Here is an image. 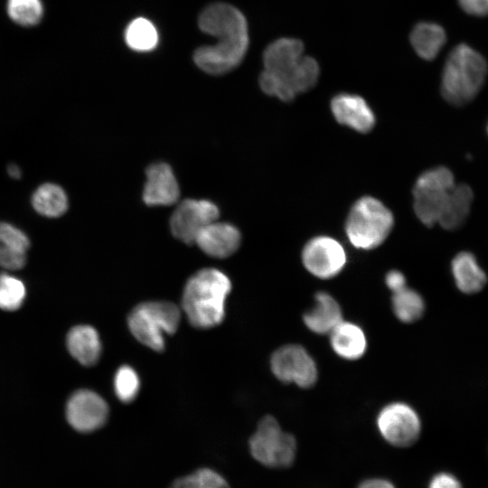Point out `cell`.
I'll return each instance as SVG.
<instances>
[{"mask_svg":"<svg viewBox=\"0 0 488 488\" xmlns=\"http://www.w3.org/2000/svg\"><path fill=\"white\" fill-rule=\"evenodd\" d=\"M200 29L216 39L214 45L198 48L195 64L204 72L221 75L235 69L244 59L249 46L248 24L243 14L225 3H214L201 13Z\"/></svg>","mask_w":488,"mask_h":488,"instance_id":"6da1fadb","label":"cell"},{"mask_svg":"<svg viewBox=\"0 0 488 488\" xmlns=\"http://www.w3.org/2000/svg\"><path fill=\"white\" fill-rule=\"evenodd\" d=\"M231 287L228 276L217 268L207 267L194 273L187 280L182 296V309L190 324L200 329L220 324Z\"/></svg>","mask_w":488,"mask_h":488,"instance_id":"7a4b0ae2","label":"cell"},{"mask_svg":"<svg viewBox=\"0 0 488 488\" xmlns=\"http://www.w3.org/2000/svg\"><path fill=\"white\" fill-rule=\"evenodd\" d=\"M303 42L295 38H280L263 53L264 70L259 76L261 89L282 101H292L298 94Z\"/></svg>","mask_w":488,"mask_h":488,"instance_id":"3957f363","label":"cell"},{"mask_svg":"<svg viewBox=\"0 0 488 488\" xmlns=\"http://www.w3.org/2000/svg\"><path fill=\"white\" fill-rule=\"evenodd\" d=\"M485 59L465 43L455 46L446 61L441 77V94L454 106L472 101L482 89L486 74Z\"/></svg>","mask_w":488,"mask_h":488,"instance_id":"277c9868","label":"cell"},{"mask_svg":"<svg viewBox=\"0 0 488 488\" xmlns=\"http://www.w3.org/2000/svg\"><path fill=\"white\" fill-rule=\"evenodd\" d=\"M393 225V214L382 202L372 196H363L350 209L344 229L353 247L370 250L385 241Z\"/></svg>","mask_w":488,"mask_h":488,"instance_id":"5b68a950","label":"cell"},{"mask_svg":"<svg viewBox=\"0 0 488 488\" xmlns=\"http://www.w3.org/2000/svg\"><path fill=\"white\" fill-rule=\"evenodd\" d=\"M180 319V308L175 304L147 301L132 309L127 325L138 342L155 352H162L165 346L164 335L176 332Z\"/></svg>","mask_w":488,"mask_h":488,"instance_id":"8992f818","label":"cell"},{"mask_svg":"<svg viewBox=\"0 0 488 488\" xmlns=\"http://www.w3.org/2000/svg\"><path fill=\"white\" fill-rule=\"evenodd\" d=\"M249 448L252 457L264 466L287 468L296 460L297 444L274 417L265 416L250 436Z\"/></svg>","mask_w":488,"mask_h":488,"instance_id":"52a82bcc","label":"cell"},{"mask_svg":"<svg viewBox=\"0 0 488 488\" xmlns=\"http://www.w3.org/2000/svg\"><path fill=\"white\" fill-rule=\"evenodd\" d=\"M455 184L453 173L445 166L430 168L418 177L413 187V208L424 225L431 227L438 222Z\"/></svg>","mask_w":488,"mask_h":488,"instance_id":"ba28073f","label":"cell"},{"mask_svg":"<svg viewBox=\"0 0 488 488\" xmlns=\"http://www.w3.org/2000/svg\"><path fill=\"white\" fill-rule=\"evenodd\" d=\"M382 438L396 447H408L418 441L421 421L417 411L405 402L396 401L384 406L376 419Z\"/></svg>","mask_w":488,"mask_h":488,"instance_id":"9c48e42d","label":"cell"},{"mask_svg":"<svg viewBox=\"0 0 488 488\" xmlns=\"http://www.w3.org/2000/svg\"><path fill=\"white\" fill-rule=\"evenodd\" d=\"M274 376L284 383H293L300 388L313 387L318 379L317 365L299 344H286L277 349L270 358Z\"/></svg>","mask_w":488,"mask_h":488,"instance_id":"30bf717a","label":"cell"},{"mask_svg":"<svg viewBox=\"0 0 488 488\" xmlns=\"http://www.w3.org/2000/svg\"><path fill=\"white\" fill-rule=\"evenodd\" d=\"M301 259L311 275L320 279H330L344 268L347 256L344 248L337 239L320 235L305 243Z\"/></svg>","mask_w":488,"mask_h":488,"instance_id":"8fae6325","label":"cell"},{"mask_svg":"<svg viewBox=\"0 0 488 488\" xmlns=\"http://www.w3.org/2000/svg\"><path fill=\"white\" fill-rule=\"evenodd\" d=\"M218 206L209 200L185 199L182 201L170 218L172 234L185 244H194L199 232L211 222L218 220Z\"/></svg>","mask_w":488,"mask_h":488,"instance_id":"7c38bea8","label":"cell"},{"mask_svg":"<svg viewBox=\"0 0 488 488\" xmlns=\"http://www.w3.org/2000/svg\"><path fill=\"white\" fill-rule=\"evenodd\" d=\"M108 406L104 399L89 389L75 391L66 406L69 424L77 431L89 433L105 425L108 418Z\"/></svg>","mask_w":488,"mask_h":488,"instance_id":"4fadbf2b","label":"cell"},{"mask_svg":"<svg viewBox=\"0 0 488 488\" xmlns=\"http://www.w3.org/2000/svg\"><path fill=\"white\" fill-rule=\"evenodd\" d=\"M142 198L148 206H169L180 196V187L172 167L164 162L154 163L145 170Z\"/></svg>","mask_w":488,"mask_h":488,"instance_id":"5bb4252c","label":"cell"},{"mask_svg":"<svg viewBox=\"0 0 488 488\" xmlns=\"http://www.w3.org/2000/svg\"><path fill=\"white\" fill-rule=\"evenodd\" d=\"M335 120L360 133H368L375 126V115L366 100L359 95L339 93L331 100Z\"/></svg>","mask_w":488,"mask_h":488,"instance_id":"9a60e30c","label":"cell"},{"mask_svg":"<svg viewBox=\"0 0 488 488\" xmlns=\"http://www.w3.org/2000/svg\"><path fill=\"white\" fill-rule=\"evenodd\" d=\"M240 241L241 234L236 226L216 220L199 232L194 244L205 254L223 258L235 253Z\"/></svg>","mask_w":488,"mask_h":488,"instance_id":"2e32d148","label":"cell"},{"mask_svg":"<svg viewBox=\"0 0 488 488\" xmlns=\"http://www.w3.org/2000/svg\"><path fill=\"white\" fill-rule=\"evenodd\" d=\"M343 320L339 303L323 291L314 296V306L303 316L305 326L317 334H329Z\"/></svg>","mask_w":488,"mask_h":488,"instance_id":"e0dca14e","label":"cell"},{"mask_svg":"<svg viewBox=\"0 0 488 488\" xmlns=\"http://www.w3.org/2000/svg\"><path fill=\"white\" fill-rule=\"evenodd\" d=\"M333 351L342 359L355 361L366 352V335L358 324L343 320L330 333Z\"/></svg>","mask_w":488,"mask_h":488,"instance_id":"ac0fdd59","label":"cell"},{"mask_svg":"<svg viewBox=\"0 0 488 488\" xmlns=\"http://www.w3.org/2000/svg\"><path fill=\"white\" fill-rule=\"evenodd\" d=\"M67 348L70 355L84 366H92L101 354V342L95 328L80 324L70 330Z\"/></svg>","mask_w":488,"mask_h":488,"instance_id":"d6986e66","label":"cell"},{"mask_svg":"<svg viewBox=\"0 0 488 488\" xmlns=\"http://www.w3.org/2000/svg\"><path fill=\"white\" fill-rule=\"evenodd\" d=\"M451 270L459 290L465 294L479 292L486 284L487 277L471 252H459L453 258Z\"/></svg>","mask_w":488,"mask_h":488,"instance_id":"ffe728a7","label":"cell"},{"mask_svg":"<svg viewBox=\"0 0 488 488\" xmlns=\"http://www.w3.org/2000/svg\"><path fill=\"white\" fill-rule=\"evenodd\" d=\"M473 199L474 193L469 185L455 184L437 223L447 230H454L462 226L470 213Z\"/></svg>","mask_w":488,"mask_h":488,"instance_id":"44dd1931","label":"cell"},{"mask_svg":"<svg viewBox=\"0 0 488 488\" xmlns=\"http://www.w3.org/2000/svg\"><path fill=\"white\" fill-rule=\"evenodd\" d=\"M446 40L445 30L437 23L421 22L410 33V42L415 52L424 60L435 59Z\"/></svg>","mask_w":488,"mask_h":488,"instance_id":"7402d4cb","label":"cell"},{"mask_svg":"<svg viewBox=\"0 0 488 488\" xmlns=\"http://www.w3.org/2000/svg\"><path fill=\"white\" fill-rule=\"evenodd\" d=\"M33 209L45 217L56 218L68 209V197L64 190L54 183L39 186L32 196Z\"/></svg>","mask_w":488,"mask_h":488,"instance_id":"603a6c76","label":"cell"},{"mask_svg":"<svg viewBox=\"0 0 488 488\" xmlns=\"http://www.w3.org/2000/svg\"><path fill=\"white\" fill-rule=\"evenodd\" d=\"M391 306L395 316L406 324L418 321L425 312L423 297L416 290L408 286L393 293Z\"/></svg>","mask_w":488,"mask_h":488,"instance_id":"cb8c5ba5","label":"cell"},{"mask_svg":"<svg viewBox=\"0 0 488 488\" xmlns=\"http://www.w3.org/2000/svg\"><path fill=\"white\" fill-rule=\"evenodd\" d=\"M125 40L128 47L134 51L149 52L156 47L159 35L152 22L138 17L131 21L126 28Z\"/></svg>","mask_w":488,"mask_h":488,"instance_id":"d4e9b609","label":"cell"},{"mask_svg":"<svg viewBox=\"0 0 488 488\" xmlns=\"http://www.w3.org/2000/svg\"><path fill=\"white\" fill-rule=\"evenodd\" d=\"M7 14L16 23L33 26L42 20L43 5L41 0H8Z\"/></svg>","mask_w":488,"mask_h":488,"instance_id":"484cf974","label":"cell"},{"mask_svg":"<svg viewBox=\"0 0 488 488\" xmlns=\"http://www.w3.org/2000/svg\"><path fill=\"white\" fill-rule=\"evenodd\" d=\"M26 296L24 284L7 273H0V308L14 311L21 307Z\"/></svg>","mask_w":488,"mask_h":488,"instance_id":"4316f807","label":"cell"},{"mask_svg":"<svg viewBox=\"0 0 488 488\" xmlns=\"http://www.w3.org/2000/svg\"><path fill=\"white\" fill-rule=\"evenodd\" d=\"M140 380L136 371L130 366L123 365L117 371L114 378V389L117 399L129 403L139 391Z\"/></svg>","mask_w":488,"mask_h":488,"instance_id":"83f0119b","label":"cell"},{"mask_svg":"<svg viewBox=\"0 0 488 488\" xmlns=\"http://www.w3.org/2000/svg\"><path fill=\"white\" fill-rule=\"evenodd\" d=\"M0 244L14 250L26 253L30 247L27 235L7 222L0 221Z\"/></svg>","mask_w":488,"mask_h":488,"instance_id":"f1b7e54d","label":"cell"},{"mask_svg":"<svg viewBox=\"0 0 488 488\" xmlns=\"http://www.w3.org/2000/svg\"><path fill=\"white\" fill-rule=\"evenodd\" d=\"M191 474L192 488H230L227 480L217 471L202 467Z\"/></svg>","mask_w":488,"mask_h":488,"instance_id":"f546056e","label":"cell"},{"mask_svg":"<svg viewBox=\"0 0 488 488\" xmlns=\"http://www.w3.org/2000/svg\"><path fill=\"white\" fill-rule=\"evenodd\" d=\"M25 261V253L0 244V267L17 270L24 266Z\"/></svg>","mask_w":488,"mask_h":488,"instance_id":"4dcf8cb0","label":"cell"},{"mask_svg":"<svg viewBox=\"0 0 488 488\" xmlns=\"http://www.w3.org/2000/svg\"><path fill=\"white\" fill-rule=\"evenodd\" d=\"M461 8L467 14L475 16L488 14V0H458Z\"/></svg>","mask_w":488,"mask_h":488,"instance_id":"1f68e13d","label":"cell"},{"mask_svg":"<svg viewBox=\"0 0 488 488\" xmlns=\"http://www.w3.org/2000/svg\"><path fill=\"white\" fill-rule=\"evenodd\" d=\"M428 488H462V485L454 475L439 473L432 477Z\"/></svg>","mask_w":488,"mask_h":488,"instance_id":"d6a6232c","label":"cell"},{"mask_svg":"<svg viewBox=\"0 0 488 488\" xmlns=\"http://www.w3.org/2000/svg\"><path fill=\"white\" fill-rule=\"evenodd\" d=\"M385 284L392 294L407 286L404 274L396 269L390 270L387 273L385 277Z\"/></svg>","mask_w":488,"mask_h":488,"instance_id":"836d02e7","label":"cell"},{"mask_svg":"<svg viewBox=\"0 0 488 488\" xmlns=\"http://www.w3.org/2000/svg\"><path fill=\"white\" fill-rule=\"evenodd\" d=\"M358 488H396L389 480L383 478H371L361 482Z\"/></svg>","mask_w":488,"mask_h":488,"instance_id":"e575fe53","label":"cell"},{"mask_svg":"<svg viewBox=\"0 0 488 488\" xmlns=\"http://www.w3.org/2000/svg\"><path fill=\"white\" fill-rule=\"evenodd\" d=\"M168 488H192L191 474L176 478Z\"/></svg>","mask_w":488,"mask_h":488,"instance_id":"d590c367","label":"cell"},{"mask_svg":"<svg viewBox=\"0 0 488 488\" xmlns=\"http://www.w3.org/2000/svg\"><path fill=\"white\" fill-rule=\"evenodd\" d=\"M8 173L10 175H12L14 178H17L20 176V170L16 165H10L8 168Z\"/></svg>","mask_w":488,"mask_h":488,"instance_id":"8d00e7d4","label":"cell"},{"mask_svg":"<svg viewBox=\"0 0 488 488\" xmlns=\"http://www.w3.org/2000/svg\"><path fill=\"white\" fill-rule=\"evenodd\" d=\"M487 133H488V124H487Z\"/></svg>","mask_w":488,"mask_h":488,"instance_id":"74e56055","label":"cell"}]
</instances>
